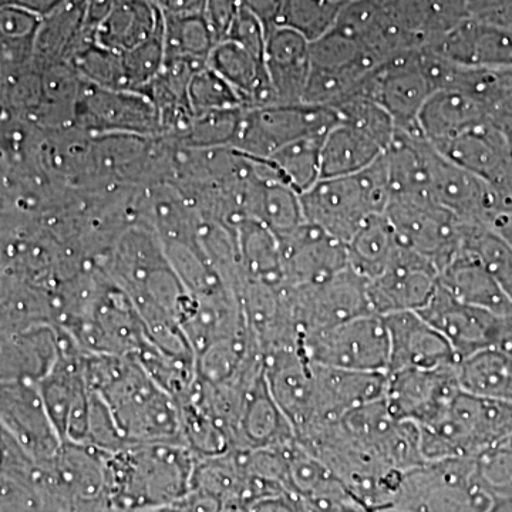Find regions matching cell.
I'll return each instance as SVG.
<instances>
[{
    "mask_svg": "<svg viewBox=\"0 0 512 512\" xmlns=\"http://www.w3.org/2000/svg\"><path fill=\"white\" fill-rule=\"evenodd\" d=\"M63 2L64 0H5V6H13V8L26 10L32 15L46 18Z\"/></svg>",
    "mask_w": 512,
    "mask_h": 512,
    "instance_id": "49",
    "label": "cell"
},
{
    "mask_svg": "<svg viewBox=\"0 0 512 512\" xmlns=\"http://www.w3.org/2000/svg\"><path fill=\"white\" fill-rule=\"evenodd\" d=\"M313 370L316 419L309 430L323 424L338 423L352 410L383 399L387 373L350 372L316 365H313Z\"/></svg>",
    "mask_w": 512,
    "mask_h": 512,
    "instance_id": "21",
    "label": "cell"
},
{
    "mask_svg": "<svg viewBox=\"0 0 512 512\" xmlns=\"http://www.w3.org/2000/svg\"><path fill=\"white\" fill-rule=\"evenodd\" d=\"M463 251L476 256L512 302V248L490 225L470 224Z\"/></svg>",
    "mask_w": 512,
    "mask_h": 512,
    "instance_id": "37",
    "label": "cell"
},
{
    "mask_svg": "<svg viewBox=\"0 0 512 512\" xmlns=\"http://www.w3.org/2000/svg\"><path fill=\"white\" fill-rule=\"evenodd\" d=\"M241 8V0H205L204 18L217 42L227 39L229 29Z\"/></svg>",
    "mask_w": 512,
    "mask_h": 512,
    "instance_id": "44",
    "label": "cell"
},
{
    "mask_svg": "<svg viewBox=\"0 0 512 512\" xmlns=\"http://www.w3.org/2000/svg\"><path fill=\"white\" fill-rule=\"evenodd\" d=\"M494 497L478 473L477 457L424 461L403 473L393 510L488 512Z\"/></svg>",
    "mask_w": 512,
    "mask_h": 512,
    "instance_id": "4",
    "label": "cell"
},
{
    "mask_svg": "<svg viewBox=\"0 0 512 512\" xmlns=\"http://www.w3.org/2000/svg\"><path fill=\"white\" fill-rule=\"evenodd\" d=\"M478 473L494 500L512 498V450L498 444L477 456Z\"/></svg>",
    "mask_w": 512,
    "mask_h": 512,
    "instance_id": "42",
    "label": "cell"
},
{
    "mask_svg": "<svg viewBox=\"0 0 512 512\" xmlns=\"http://www.w3.org/2000/svg\"><path fill=\"white\" fill-rule=\"evenodd\" d=\"M245 109H227L210 111L195 116L190 127L174 138V146L192 148V150H214V148H232L244 119Z\"/></svg>",
    "mask_w": 512,
    "mask_h": 512,
    "instance_id": "35",
    "label": "cell"
},
{
    "mask_svg": "<svg viewBox=\"0 0 512 512\" xmlns=\"http://www.w3.org/2000/svg\"><path fill=\"white\" fill-rule=\"evenodd\" d=\"M74 121L77 128L93 137H163L156 106L146 93L136 90H104L84 83Z\"/></svg>",
    "mask_w": 512,
    "mask_h": 512,
    "instance_id": "10",
    "label": "cell"
},
{
    "mask_svg": "<svg viewBox=\"0 0 512 512\" xmlns=\"http://www.w3.org/2000/svg\"><path fill=\"white\" fill-rule=\"evenodd\" d=\"M339 423L350 439L393 470L406 473L426 461L419 426L393 417L383 399L352 410Z\"/></svg>",
    "mask_w": 512,
    "mask_h": 512,
    "instance_id": "11",
    "label": "cell"
},
{
    "mask_svg": "<svg viewBox=\"0 0 512 512\" xmlns=\"http://www.w3.org/2000/svg\"><path fill=\"white\" fill-rule=\"evenodd\" d=\"M249 220L262 222L276 237H284L305 222L301 195L279 177H264L256 188Z\"/></svg>",
    "mask_w": 512,
    "mask_h": 512,
    "instance_id": "31",
    "label": "cell"
},
{
    "mask_svg": "<svg viewBox=\"0 0 512 512\" xmlns=\"http://www.w3.org/2000/svg\"><path fill=\"white\" fill-rule=\"evenodd\" d=\"M384 214L399 244L426 256L439 272L463 252L470 222L434 201H390Z\"/></svg>",
    "mask_w": 512,
    "mask_h": 512,
    "instance_id": "7",
    "label": "cell"
},
{
    "mask_svg": "<svg viewBox=\"0 0 512 512\" xmlns=\"http://www.w3.org/2000/svg\"><path fill=\"white\" fill-rule=\"evenodd\" d=\"M460 392L457 366L396 370L386 375L383 402L396 419L421 427L443 416Z\"/></svg>",
    "mask_w": 512,
    "mask_h": 512,
    "instance_id": "13",
    "label": "cell"
},
{
    "mask_svg": "<svg viewBox=\"0 0 512 512\" xmlns=\"http://www.w3.org/2000/svg\"><path fill=\"white\" fill-rule=\"evenodd\" d=\"M161 20L160 10L150 0H120L93 29L94 43L123 55L150 39Z\"/></svg>",
    "mask_w": 512,
    "mask_h": 512,
    "instance_id": "26",
    "label": "cell"
},
{
    "mask_svg": "<svg viewBox=\"0 0 512 512\" xmlns=\"http://www.w3.org/2000/svg\"><path fill=\"white\" fill-rule=\"evenodd\" d=\"M295 440L292 424L269 392L264 370V375L259 376L245 392L235 431L234 450L284 447Z\"/></svg>",
    "mask_w": 512,
    "mask_h": 512,
    "instance_id": "23",
    "label": "cell"
},
{
    "mask_svg": "<svg viewBox=\"0 0 512 512\" xmlns=\"http://www.w3.org/2000/svg\"><path fill=\"white\" fill-rule=\"evenodd\" d=\"M227 39L244 47L248 53L264 62L266 29L261 20L252 15L249 10L244 8L239 10L237 18L229 29Z\"/></svg>",
    "mask_w": 512,
    "mask_h": 512,
    "instance_id": "43",
    "label": "cell"
},
{
    "mask_svg": "<svg viewBox=\"0 0 512 512\" xmlns=\"http://www.w3.org/2000/svg\"><path fill=\"white\" fill-rule=\"evenodd\" d=\"M278 239L285 286L320 284L349 268L345 242L309 222Z\"/></svg>",
    "mask_w": 512,
    "mask_h": 512,
    "instance_id": "17",
    "label": "cell"
},
{
    "mask_svg": "<svg viewBox=\"0 0 512 512\" xmlns=\"http://www.w3.org/2000/svg\"><path fill=\"white\" fill-rule=\"evenodd\" d=\"M339 120L375 140L384 151L389 148L397 133L393 117L376 101L365 96H355L336 107Z\"/></svg>",
    "mask_w": 512,
    "mask_h": 512,
    "instance_id": "39",
    "label": "cell"
},
{
    "mask_svg": "<svg viewBox=\"0 0 512 512\" xmlns=\"http://www.w3.org/2000/svg\"><path fill=\"white\" fill-rule=\"evenodd\" d=\"M163 35L165 60L192 59L207 63L218 43L204 15H163Z\"/></svg>",
    "mask_w": 512,
    "mask_h": 512,
    "instance_id": "33",
    "label": "cell"
},
{
    "mask_svg": "<svg viewBox=\"0 0 512 512\" xmlns=\"http://www.w3.org/2000/svg\"><path fill=\"white\" fill-rule=\"evenodd\" d=\"M338 121L336 110L309 104L245 110L232 148L244 156L266 160L302 138L325 136Z\"/></svg>",
    "mask_w": 512,
    "mask_h": 512,
    "instance_id": "6",
    "label": "cell"
},
{
    "mask_svg": "<svg viewBox=\"0 0 512 512\" xmlns=\"http://www.w3.org/2000/svg\"><path fill=\"white\" fill-rule=\"evenodd\" d=\"M419 313L447 339L460 360L480 350L497 348L505 323L510 320L457 301L440 284Z\"/></svg>",
    "mask_w": 512,
    "mask_h": 512,
    "instance_id": "16",
    "label": "cell"
},
{
    "mask_svg": "<svg viewBox=\"0 0 512 512\" xmlns=\"http://www.w3.org/2000/svg\"><path fill=\"white\" fill-rule=\"evenodd\" d=\"M285 293L301 338L356 316L373 313L366 279L350 268L320 284L285 286Z\"/></svg>",
    "mask_w": 512,
    "mask_h": 512,
    "instance_id": "8",
    "label": "cell"
},
{
    "mask_svg": "<svg viewBox=\"0 0 512 512\" xmlns=\"http://www.w3.org/2000/svg\"><path fill=\"white\" fill-rule=\"evenodd\" d=\"M461 390L481 399L512 404V356L498 348L480 350L457 365Z\"/></svg>",
    "mask_w": 512,
    "mask_h": 512,
    "instance_id": "28",
    "label": "cell"
},
{
    "mask_svg": "<svg viewBox=\"0 0 512 512\" xmlns=\"http://www.w3.org/2000/svg\"><path fill=\"white\" fill-rule=\"evenodd\" d=\"M221 512H251V508L241 501H227L222 503Z\"/></svg>",
    "mask_w": 512,
    "mask_h": 512,
    "instance_id": "51",
    "label": "cell"
},
{
    "mask_svg": "<svg viewBox=\"0 0 512 512\" xmlns=\"http://www.w3.org/2000/svg\"><path fill=\"white\" fill-rule=\"evenodd\" d=\"M264 63L275 106L303 104L312 67L311 43L291 29L274 26L266 32Z\"/></svg>",
    "mask_w": 512,
    "mask_h": 512,
    "instance_id": "22",
    "label": "cell"
},
{
    "mask_svg": "<svg viewBox=\"0 0 512 512\" xmlns=\"http://www.w3.org/2000/svg\"><path fill=\"white\" fill-rule=\"evenodd\" d=\"M349 268L372 281L386 271L400 244L386 214H377L359 228L346 244Z\"/></svg>",
    "mask_w": 512,
    "mask_h": 512,
    "instance_id": "29",
    "label": "cell"
},
{
    "mask_svg": "<svg viewBox=\"0 0 512 512\" xmlns=\"http://www.w3.org/2000/svg\"><path fill=\"white\" fill-rule=\"evenodd\" d=\"M343 6L332 0H284L275 26L291 29L313 43L335 29Z\"/></svg>",
    "mask_w": 512,
    "mask_h": 512,
    "instance_id": "36",
    "label": "cell"
},
{
    "mask_svg": "<svg viewBox=\"0 0 512 512\" xmlns=\"http://www.w3.org/2000/svg\"><path fill=\"white\" fill-rule=\"evenodd\" d=\"M439 275L430 259L400 245L386 271L367 281L372 312L380 316L420 312L439 288Z\"/></svg>",
    "mask_w": 512,
    "mask_h": 512,
    "instance_id": "15",
    "label": "cell"
},
{
    "mask_svg": "<svg viewBox=\"0 0 512 512\" xmlns=\"http://www.w3.org/2000/svg\"><path fill=\"white\" fill-rule=\"evenodd\" d=\"M332 2L340 3V5H348V3L353 2V0H332Z\"/></svg>",
    "mask_w": 512,
    "mask_h": 512,
    "instance_id": "52",
    "label": "cell"
},
{
    "mask_svg": "<svg viewBox=\"0 0 512 512\" xmlns=\"http://www.w3.org/2000/svg\"><path fill=\"white\" fill-rule=\"evenodd\" d=\"M183 512H221L222 501L201 491H191L181 500Z\"/></svg>",
    "mask_w": 512,
    "mask_h": 512,
    "instance_id": "48",
    "label": "cell"
},
{
    "mask_svg": "<svg viewBox=\"0 0 512 512\" xmlns=\"http://www.w3.org/2000/svg\"><path fill=\"white\" fill-rule=\"evenodd\" d=\"M439 281L457 301L493 313L498 318L512 319V302L470 252H461L450 264L444 266Z\"/></svg>",
    "mask_w": 512,
    "mask_h": 512,
    "instance_id": "24",
    "label": "cell"
},
{
    "mask_svg": "<svg viewBox=\"0 0 512 512\" xmlns=\"http://www.w3.org/2000/svg\"><path fill=\"white\" fill-rule=\"evenodd\" d=\"M121 57H123L124 70H126L128 90L144 92L157 79L164 67L163 20H161L160 28L150 39L123 53Z\"/></svg>",
    "mask_w": 512,
    "mask_h": 512,
    "instance_id": "40",
    "label": "cell"
},
{
    "mask_svg": "<svg viewBox=\"0 0 512 512\" xmlns=\"http://www.w3.org/2000/svg\"><path fill=\"white\" fill-rule=\"evenodd\" d=\"M390 202L383 156L360 173L320 178L301 194L303 218L348 244L370 217L384 214Z\"/></svg>",
    "mask_w": 512,
    "mask_h": 512,
    "instance_id": "2",
    "label": "cell"
},
{
    "mask_svg": "<svg viewBox=\"0 0 512 512\" xmlns=\"http://www.w3.org/2000/svg\"><path fill=\"white\" fill-rule=\"evenodd\" d=\"M487 121L490 117L480 101L458 90L440 89L424 103L417 128L427 141L437 143Z\"/></svg>",
    "mask_w": 512,
    "mask_h": 512,
    "instance_id": "25",
    "label": "cell"
},
{
    "mask_svg": "<svg viewBox=\"0 0 512 512\" xmlns=\"http://www.w3.org/2000/svg\"><path fill=\"white\" fill-rule=\"evenodd\" d=\"M235 231L245 278L275 286L284 285L281 245L274 232L255 220L242 221Z\"/></svg>",
    "mask_w": 512,
    "mask_h": 512,
    "instance_id": "30",
    "label": "cell"
},
{
    "mask_svg": "<svg viewBox=\"0 0 512 512\" xmlns=\"http://www.w3.org/2000/svg\"><path fill=\"white\" fill-rule=\"evenodd\" d=\"M424 157L430 197L436 204L470 224L490 225L503 214L497 191L477 175L451 163L430 141Z\"/></svg>",
    "mask_w": 512,
    "mask_h": 512,
    "instance_id": "14",
    "label": "cell"
},
{
    "mask_svg": "<svg viewBox=\"0 0 512 512\" xmlns=\"http://www.w3.org/2000/svg\"><path fill=\"white\" fill-rule=\"evenodd\" d=\"M83 83L104 90H128L126 70L120 53L111 52L90 40L69 63Z\"/></svg>",
    "mask_w": 512,
    "mask_h": 512,
    "instance_id": "38",
    "label": "cell"
},
{
    "mask_svg": "<svg viewBox=\"0 0 512 512\" xmlns=\"http://www.w3.org/2000/svg\"><path fill=\"white\" fill-rule=\"evenodd\" d=\"M311 64L312 69L367 76L380 63L359 40L333 29L311 43Z\"/></svg>",
    "mask_w": 512,
    "mask_h": 512,
    "instance_id": "32",
    "label": "cell"
},
{
    "mask_svg": "<svg viewBox=\"0 0 512 512\" xmlns=\"http://www.w3.org/2000/svg\"><path fill=\"white\" fill-rule=\"evenodd\" d=\"M0 426L36 466L52 460L63 444L35 380H0Z\"/></svg>",
    "mask_w": 512,
    "mask_h": 512,
    "instance_id": "12",
    "label": "cell"
},
{
    "mask_svg": "<svg viewBox=\"0 0 512 512\" xmlns=\"http://www.w3.org/2000/svg\"><path fill=\"white\" fill-rule=\"evenodd\" d=\"M382 318L389 336V372L441 369L460 362L447 339L419 312L390 313Z\"/></svg>",
    "mask_w": 512,
    "mask_h": 512,
    "instance_id": "19",
    "label": "cell"
},
{
    "mask_svg": "<svg viewBox=\"0 0 512 512\" xmlns=\"http://www.w3.org/2000/svg\"><path fill=\"white\" fill-rule=\"evenodd\" d=\"M424 49L461 67L512 69V30L474 18L461 20Z\"/></svg>",
    "mask_w": 512,
    "mask_h": 512,
    "instance_id": "20",
    "label": "cell"
},
{
    "mask_svg": "<svg viewBox=\"0 0 512 512\" xmlns=\"http://www.w3.org/2000/svg\"><path fill=\"white\" fill-rule=\"evenodd\" d=\"M325 136L302 138L266 158L281 180L299 195L320 180V151Z\"/></svg>",
    "mask_w": 512,
    "mask_h": 512,
    "instance_id": "34",
    "label": "cell"
},
{
    "mask_svg": "<svg viewBox=\"0 0 512 512\" xmlns=\"http://www.w3.org/2000/svg\"><path fill=\"white\" fill-rule=\"evenodd\" d=\"M249 508L251 512H306L302 498L292 493L262 498L249 505Z\"/></svg>",
    "mask_w": 512,
    "mask_h": 512,
    "instance_id": "45",
    "label": "cell"
},
{
    "mask_svg": "<svg viewBox=\"0 0 512 512\" xmlns=\"http://www.w3.org/2000/svg\"><path fill=\"white\" fill-rule=\"evenodd\" d=\"M265 379L295 437L315 424L316 384L313 365L301 348L274 350L264 355Z\"/></svg>",
    "mask_w": 512,
    "mask_h": 512,
    "instance_id": "18",
    "label": "cell"
},
{
    "mask_svg": "<svg viewBox=\"0 0 512 512\" xmlns=\"http://www.w3.org/2000/svg\"><path fill=\"white\" fill-rule=\"evenodd\" d=\"M299 348L316 366L350 372H389V336L382 316L376 313L308 333Z\"/></svg>",
    "mask_w": 512,
    "mask_h": 512,
    "instance_id": "5",
    "label": "cell"
},
{
    "mask_svg": "<svg viewBox=\"0 0 512 512\" xmlns=\"http://www.w3.org/2000/svg\"><path fill=\"white\" fill-rule=\"evenodd\" d=\"M383 154V148L375 140L339 120L323 137L320 178L360 173Z\"/></svg>",
    "mask_w": 512,
    "mask_h": 512,
    "instance_id": "27",
    "label": "cell"
},
{
    "mask_svg": "<svg viewBox=\"0 0 512 512\" xmlns=\"http://www.w3.org/2000/svg\"><path fill=\"white\" fill-rule=\"evenodd\" d=\"M419 429L426 461L477 457L512 433V404L481 399L461 390L443 416Z\"/></svg>",
    "mask_w": 512,
    "mask_h": 512,
    "instance_id": "3",
    "label": "cell"
},
{
    "mask_svg": "<svg viewBox=\"0 0 512 512\" xmlns=\"http://www.w3.org/2000/svg\"><path fill=\"white\" fill-rule=\"evenodd\" d=\"M284 0H241L242 8L249 10L252 15L261 20L266 32L274 28Z\"/></svg>",
    "mask_w": 512,
    "mask_h": 512,
    "instance_id": "47",
    "label": "cell"
},
{
    "mask_svg": "<svg viewBox=\"0 0 512 512\" xmlns=\"http://www.w3.org/2000/svg\"><path fill=\"white\" fill-rule=\"evenodd\" d=\"M490 227L493 228L500 237H503L512 248V212L497 215L493 222H491Z\"/></svg>",
    "mask_w": 512,
    "mask_h": 512,
    "instance_id": "50",
    "label": "cell"
},
{
    "mask_svg": "<svg viewBox=\"0 0 512 512\" xmlns=\"http://www.w3.org/2000/svg\"><path fill=\"white\" fill-rule=\"evenodd\" d=\"M188 104L194 117L210 111L244 109L237 92L208 66L192 76L188 84Z\"/></svg>",
    "mask_w": 512,
    "mask_h": 512,
    "instance_id": "41",
    "label": "cell"
},
{
    "mask_svg": "<svg viewBox=\"0 0 512 512\" xmlns=\"http://www.w3.org/2000/svg\"><path fill=\"white\" fill-rule=\"evenodd\" d=\"M197 457L177 444H137L107 458L110 511L137 512L180 503L192 491Z\"/></svg>",
    "mask_w": 512,
    "mask_h": 512,
    "instance_id": "1",
    "label": "cell"
},
{
    "mask_svg": "<svg viewBox=\"0 0 512 512\" xmlns=\"http://www.w3.org/2000/svg\"><path fill=\"white\" fill-rule=\"evenodd\" d=\"M164 16L204 15L205 0H150Z\"/></svg>",
    "mask_w": 512,
    "mask_h": 512,
    "instance_id": "46",
    "label": "cell"
},
{
    "mask_svg": "<svg viewBox=\"0 0 512 512\" xmlns=\"http://www.w3.org/2000/svg\"><path fill=\"white\" fill-rule=\"evenodd\" d=\"M434 92L421 49L379 64L362 87V96L383 107L399 128L417 127V117Z\"/></svg>",
    "mask_w": 512,
    "mask_h": 512,
    "instance_id": "9",
    "label": "cell"
}]
</instances>
